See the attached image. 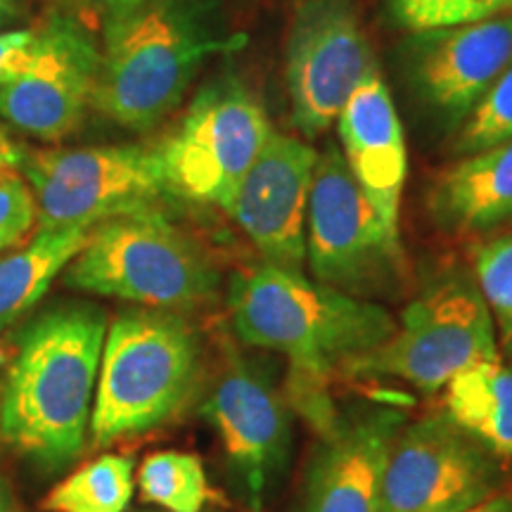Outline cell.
I'll use <instances>...</instances> for the list:
<instances>
[{"mask_svg":"<svg viewBox=\"0 0 512 512\" xmlns=\"http://www.w3.org/2000/svg\"><path fill=\"white\" fill-rule=\"evenodd\" d=\"M245 34L223 27L200 0H143L105 22L93 112L147 133L181 105L209 57L230 53Z\"/></svg>","mask_w":512,"mask_h":512,"instance_id":"obj_3","label":"cell"},{"mask_svg":"<svg viewBox=\"0 0 512 512\" xmlns=\"http://www.w3.org/2000/svg\"><path fill=\"white\" fill-rule=\"evenodd\" d=\"M64 283L145 309L176 311L209 302L219 290V271L185 230L152 209L98 223L64 268Z\"/></svg>","mask_w":512,"mask_h":512,"instance_id":"obj_5","label":"cell"},{"mask_svg":"<svg viewBox=\"0 0 512 512\" xmlns=\"http://www.w3.org/2000/svg\"><path fill=\"white\" fill-rule=\"evenodd\" d=\"M501 467L448 415L403 425L389 448L380 512H465L496 494Z\"/></svg>","mask_w":512,"mask_h":512,"instance_id":"obj_10","label":"cell"},{"mask_svg":"<svg viewBox=\"0 0 512 512\" xmlns=\"http://www.w3.org/2000/svg\"><path fill=\"white\" fill-rule=\"evenodd\" d=\"M475 280L482 292L496 335L512 351V233L482 242L472 254Z\"/></svg>","mask_w":512,"mask_h":512,"instance_id":"obj_23","label":"cell"},{"mask_svg":"<svg viewBox=\"0 0 512 512\" xmlns=\"http://www.w3.org/2000/svg\"><path fill=\"white\" fill-rule=\"evenodd\" d=\"M335 126L344 162L358 188L380 214L384 226L399 233V204L408 174V152L392 93L377 69L354 88Z\"/></svg>","mask_w":512,"mask_h":512,"instance_id":"obj_17","label":"cell"},{"mask_svg":"<svg viewBox=\"0 0 512 512\" xmlns=\"http://www.w3.org/2000/svg\"><path fill=\"white\" fill-rule=\"evenodd\" d=\"M100 43L79 17L50 12L36 27L31 60L0 86V121L43 143L74 136L93 112Z\"/></svg>","mask_w":512,"mask_h":512,"instance_id":"obj_11","label":"cell"},{"mask_svg":"<svg viewBox=\"0 0 512 512\" xmlns=\"http://www.w3.org/2000/svg\"><path fill=\"white\" fill-rule=\"evenodd\" d=\"M430 214L453 235L489 233L512 221V140L465 155L439 174L430 192Z\"/></svg>","mask_w":512,"mask_h":512,"instance_id":"obj_18","label":"cell"},{"mask_svg":"<svg viewBox=\"0 0 512 512\" xmlns=\"http://www.w3.org/2000/svg\"><path fill=\"white\" fill-rule=\"evenodd\" d=\"M271 133L264 105L245 83L235 76L209 81L157 145L169 192L226 211Z\"/></svg>","mask_w":512,"mask_h":512,"instance_id":"obj_9","label":"cell"},{"mask_svg":"<svg viewBox=\"0 0 512 512\" xmlns=\"http://www.w3.org/2000/svg\"><path fill=\"white\" fill-rule=\"evenodd\" d=\"M406 64L427 105L453 124L465 121L512 64V12L458 27L413 31Z\"/></svg>","mask_w":512,"mask_h":512,"instance_id":"obj_15","label":"cell"},{"mask_svg":"<svg viewBox=\"0 0 512 512\" xmlns=\"http://www.w3.org/2000/svg\"><path fill=\"white\" fill-rule=\"evenodd\" d=\"M36 27L0 31V86L15 81L27 69L34 53Z\"/></svg>","mask_w":512,"mask_h":512,"instance_id":"obj_27","label":"cell"},{"mask_svg":"<svg viewBox=\"0 0 512 512\" xmlns=\"http://www.w3.org/2000/svg\"><path fill=\"white\" fill-rule=\"evenodd\" d=\"M138 486L145 501L166 512H202L209 501L202 460L185 451H157L143 460Z\"/></svg>","mask_w":512,"mask_h":512,"instance_id":"obj_22","label":"cell"},{"mask_svg":"<svg viewBox=\"0 0 512 512\" xmlns=\"http://www.w3.org/2000/svg\"><path fill=\"white\" fill-rule=\"evenodd\" d=\"M406 415L370 408L337 420L309 467L304 512H380L389 448Z\"/></svg>","mask_w":512,"mask_h":512,"instance_id":"obj_16","label":"cell"},{"mask_svg":"<svg viewBox=\"0 0 512 512\" xmlns=\"http://www.w3.org/2000/svg\"><path fill=\"white\" fill-rule=\"evenodd\" d=\"M444 389L448 418L491 453L512 458V366L482 361Z\"/></svg>","mask_w":512,"mask_h":512,"instance_id":"obj_20","label":"cell"},{"mask_svg":"<svg viewBox=\"0 0 512 512\" xmlns=\"http://www.w3.org/2000/svg\"><path fill=\"white\" fill-rule=\"evenodd\" d=\"M38 230L83 228L152 211L169 192L157 145H95L24 152Z\"/></svg>","mask_w":512,"mask_h":512,"instance_id":"obj_8","label":"cell"},{"mask_svg":"<svg viewBox=\"0 0 512 512\" xmlns=\"http://www.w3.org/2000/svg\"><path fill=\"white\" fill-rule=\"evenodd\" d=\"M512 140V64L472 107L460 128L456 152L475 155Z\"/></svg>","mask_w":512,"mask_h":512,"instance_id":"obj_24","label":"cell"},{"mask_svg":"<svg viewBox=\"0 0 512 512\" xmlns=\"http://www.w3.org/2000/svg\"><path fill=\"white\" fill-rule=\"evenodd\" d=\"M22 159H24V150L19 147L17 140L10 136L8 128L0 124V171L19 169Z\"/></svg>","mask_w":512,"mask_h":512,"instance_id":"obj_28","label":"cell"},{"mask_svg":"<svg viewBox=\"0 0 512 512\" xmlns=\"http://www.w3.org/2000/svg\"><path fill=\"white\" fill-rule=\"evenodd\" d=\"M76 3L86 5V8H93L105 15L107 19L114 15H121V12L133 10L136 5L143 3V0H76Z\"/></svg>","mask_w":512,"mask_h":512,"instance_id":"obj_29","label":"cell"},{"mask_svg":"<svg viewBox=\"0 0 512 512\" xmlns=\"http://www.w3.org/2000/svg\"><path fill=\"white\" fill-rule=\"evenodd\" d=\"M36 228V202L17 174L0 176V254L22 245Z\"/></svg>","mask_w":512,"mask_h":512,"instance_id":"obj_26","label":"cell"},{"mask_svg":"<svg viewBox=\"0 0 512 512\" xmlns=\"http://www.w3.org/2000/svg\"><path fill=\"white\" fill-rule=\"evenodd\" d=\"M202 370L197 332L176 311L128 309L107 325L91 413L93 448L145 434L183 411Z\"/></svg>","mask_w":512,"mask_h":512,"instance_id":"obj_4","label":"cell"},{"mask_svg":"<svg viewBox=\"0 0 512 512\" xmlns=\"http://www.w3.org/2000/svg\"><path fill=\"white\" fill-rule=\"evenodd\" d=\"M0 512H27L3 472H0Z\"/></svg>","mask_w":512,"mask_h":512,"instance_id":"obj_30","label":"cell"},{"mask_svg":"<svg viewBox=\"0 0 512 512\" xmlns=\"http://www.w3.org/2000/svg\"><path fill=\"white\" fill-rule=\"evenodd\" d=\"M228 309L242 342L290 361L294 401L323 434L339 420L325 399L323 384L387 342L396 328L394 316L382 304L266 261L233 275Z\"/></svg>","mask_w":512,"mask_h":512,"instance_id":"obj_1","label":"cell"},{"mask_svg":"<svg viewBox=\"0 0 512 512\" xmlns=\"http://www.w3.org/2000/svg\"><path fill=\"white\" fill-rule=\"evenodd\" d=\"M24 8H27V0H0V29L15 24Z\"/></svg>","mask_w":512,"mask_h":512,"instance_id":"obj_31","label":"cell"},{"mask_svg":"<svg viewBox=\"0 0 512 512\" xmlns=\"http://www.w3.org/2000/svg\"><path fill=\"white\" fill-rule=\"evenodd\" d=\"M131 456H100L81 465L41 501L46 512H124L133 498Z\"/></svg>","mask_w":512,"mask_h":512,"instance_id":"obj_21","label":"cell"},{"mask_svg":"<svg viewBox=\"0 0 512 512\" xmlns=\"http://www.w3.org/2000/svg\"><path fill=\"white\" fill-rule=\"evenodd\" d=\"M0 363H3V351H0Z\"/></svg>","mask_w":512,"mask_h":512,"instance_id":"obj_33","label":"cell"},{"mask_svg":"<svg viewBox=\"0 0 512 512\" xmlns=\"http://www.w3.org/2000/svg\"><path fill=\"white\" fill-rule=\"evenodd\" d=\"M5 174V171H0V176H3Z\"/></svg>","mask_w":512,"mask_h":512,"instance_id":"obj_34","label":"cell"},{"mask_svg":"<svg viewBox=\"0 0 512 512\" xmlns=\"http://www.w3.org/2000/svg\"><path fill=\"white\" fill-rule=\"evenodd\" d=\"M107 325L100 306L62 302L19 332L0 387V434L38 465L57 470L83 451Z\"/></svg>","mask_w":512,"mask_h":512,"instance_id":"obj_2","label":"cell"},{"mask_svg":"<svg viewBox=\"0 0 512 512\" xmlns=\"http://www.w3.org/2000/svg\"><path fill=\"white\" fill-rule=\"evenodd\" d=\"M494 358H501L496 325L475 275L451 271L427 285L403 309L387 342L349 363L344 375L439 392L458 373Z\"/></svg>","mask_w":512,"mask_h":512,"instance_id":"obj_6","label":"cell"},{"mask_svg":"<svg viewBox=\"0 0 512 512\" xmlns=\"http://www.w3.org/2000/svg\"><path fill=\"white\" fill-rule=\"evenodd\" d=\"M316 162L318 150L309 143L273 131L228 202V216L266 264L304 271L306 209Z\"/></svg>","mask_w":512,"mask_h":512,"instance_id":"obj_13","label":"cell"},{"mask_svg":"<svg viewBox=\"0 0 512 512\" xmlns=\"http://www.w3.org/2000/svg\"><path fill=\"white\" fill-rule=\"evenodd\" d=\"M306 264L313 280L368 302L396 297L406 285L401 233L384 226L337 145L318 152L313 169Z\"/></svg>","mask_w":512,"mask_h":512,"instance_id":"obj_7","label":"cell"},{"mask_svg":"<svg viewBox=\"0 0 512 512\" xmlns=\"http://www.w3.org/2000/svg\"><path fill=\"white\" fill-rule=\"evenodd\" d=\"M204 415L219 432L247 508L264 512L266 496L290 451V413L273 382L247 363H230L211 389Z\"/></svg>","mask_w":512,"mask_h":512,"instance_id":"obj_14","label":"cell"},{"mask_svg":"<svg viewBox=\"0 0 512 512\" xmlns=\"http://www.w3.org/2000/svg\"><path fill=\"white\" fill-rule=\"evenodd\" d=\"M377 69L349 0H309L294 15L285 50L292 121L316 138L335 124L354 88Z\"/></svg>","mask_w":512,"mask_h":512,"instance_id":"obj_12","label":"cell"},{"mask_svg":"<svg viewBox=\"0 0 512 512\" xmlns=\"http://www.w3.org/2000/svg\"><path fill=\"white\" fill-rule=\"evenodd\" d=\"M465 512H512V496L494 494L486 498V501L472 505V508Z\"/></svg>","mask_w":512,"mask_h":512,"instance_id":"obj_32","label":"cell"},{"mask_svg":"<svg viewBox=\"0 0 512 512\" xmlns=\"http://www.w3.org/2000/svg\"><path fill=\"white\" fill-rule=\"evenodd\" d=\"M394 17L411 31H430L508 15L512 0H389Z\"/></svg>","mask_w":512,"mask_h":512,"instance_id":"obj_25","label":"cell"},{"mask_svg":"<svg viewBox=\"0 0 512 512\" xmlns=\"http://www.w3.org/2000/svg\"><path fill=\"white\" fill-rule=\"evenodd\" d=\"M91 230H38L27 245L0 256V330L10 328L41 302L53 280L88 242Z\"/></svg>","mask_w":512,"mask_h":512,"instance_id":"obj_19","label":"cell"}]
</instances>
